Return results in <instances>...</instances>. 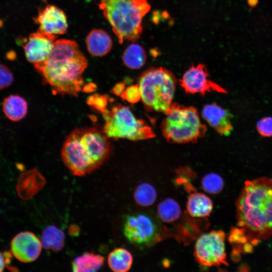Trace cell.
I'll use <instances>...</instances> for the list:
<instances>
[{
    "label": "cell",
    "instance_id": "17",
    "mask_svg": "<svg viewBox=\"0 0 272 272\" xmlns=\"http://www.w3.org/2000/svg\"><path fill=\"white\" fill-rule=\"evenodd\" d=\"M213 204L211 198L201 192H194L189 195L186 203L188 214L194 218H205L212 213Z\"/></svg>",
    "mask_w": 272,
    "mask_h": 272
},
{
    "label": "cell",
    "instance_id": "28",
    "mask_svg": "<svg viewBox=\"0 0 272 272\" xmlns=\"http://www.w3.org/2000/svg\"><path fill=\"white\" fill-rule=\"evenodd\" d=\"M256 129L264 138L272 137V116H266L257 121Z\"/></svg>",
    "mask_w": 272,
    "mask_h": 272
},
{
    "label": "cell",
    "instance_id": "7",
    "mask_svg": "<svg viewBox=\"0 0 272 272\" xmlns=\"http://www.w3.org/2000/svg\"><path fill=\"white\" fill-rule=\"evenodd\" d=\"M101 113L105 120L102 130L109 138L139 141L155 137L152 128L127 106L116 104Z\"/></svg>",
    "mask_w": 272,
    "mask_h": 272
},
{
    "label": "cell",
    "instance_id": "8",
    "mask_svg": "<svg viewBox=\"0 0 272 272\" xmlns=\"http://www.w3.org/2000/svg\"><path fill=\"white\" fill-rule=\"evenodd\" d=\"M225 238V233L222 230H213L200 235L194 246L196 261L206 266H227Z\"/></svg>",
    "mask_w": 272,
    "mask_h": 272
},
{
    "label": "cell",
    "instance_id": "9",
    "mask_svg": "<svg viewBox=\"0 0 272 272\" xmlns=\"http://www.w3.org/2000/svg\"><path fill=\"white\" fill-rule=\"evenodd\" d=\"M123 233L131 243L148 245L156 240L158 229L154 221L145 214L127 215L124 222Z\"/></svg>",
    "mask_w": 272,
    "mask_h": 272
},
{
    "label": "cell",
    "instance_id": "12",
    "mask_svg": "<svg viewBox=\"0 0 272 272\" xmlns=\"http://www.w3.org/2000/svg\"><path fill=\"white\" fill-rule=\"evenodd\" d=\"M41 241L32 232H21L17 234L11 242V252L18 260L24 263L36 260L42 249Z\"/></svg>",
    "mask_w": 272,
    "mask_h": 272
},
{
    "label": "cell",
    "instance_id": "26",
    "mask_svg": "<svg viewBox=\"0 0 272 272\" xmlns=\"http://www.w3.org/2000/svg\"><path fill=\"white\" fill-rule=\"evenodd\" d=\"M108 99L106 95L95 94L88 97L87 103L91 107L102 113L107 108Z\"/></svg>",
    "mask_w": 272,
    "mask_h": 272
},
{
    "label": "cell",
    "instance_id": "21",
    "mask_svg": "<svg viewBox=\"0 0 272 272\" xmlns=\"http://www.w3.org/2000/svg\"><path fill=\"white\" fill-rule=\"evenodd\" d=\"M64 238L65 235L62 230L51 225L44 229L40 241L44 248L57 251L63 248Z\"/></svg>",
    "mask_w": 272,
    "mask_h": 272
},
{
    "label": "cell",
    "instance_id": "5",
    "mask_svg": "<svg viewBox=\"0 0 272 272\" xmlns=\"http://www.w3.org/2000/svg\"><path fill=\"white\" fill-rule=\"evenodd\" d=\"M176 84L174 75L165 68L152 67L143 72L138 85L145 106L165 114L173 103Z\"/></svg>",
    "mask_w": 272,
    "mask_h": 272
},
{
    "label": "cell",
    "instance_id": "4",
    "mask_svg": "<svg viewBox=\"0 0 272 272\" xmlns=\"http://www.w3.org/2000/svg\"><path fill=\"white\" fill-rule=\"evenodd\" d=\"M99 8L111 26L119 43L141 37L142 20L151 6L147 0H99Z\"/></svg>",
    "mask_w": 272,
    "mask_h": 272
},
{
    "label": "cell",
    "instance_id": "3",
    "mask_svg": "<svg viewBox=\"0 0 272 272\" xmlns=\"http://www.w3.org/2000/svg\"><path fill=\"white\" fill-rule=\"evenodd\" d=\"M109 138L96 127L77 128L68 135L61 150L62 160L78 176L90 174L101 166L110 155Z\"/></svg>",
    "mask_w": 272,
    "mask_h": 272
},
{
    "label": "cell",
    "instance_id": "11",
    "mask_svg": "<svg viewBox=\"0 0 272 272\" xmlns=\"http://www.w3.org/2000/svg\"><path fill=\"white\" fill-rule=\"evenodd\" d=\"M55 38L39 31L29 35L23 46L28 61L34 65L45 60L53 49Z\"/></svg>",
    "mask_w": 272,
    "mask_h": 272
},
{
    "label": "cell",
    "instance_id": "15",
    "mask_svg": "<svg viewBox=\"0 0 272 272\" xmlns=\"http://www.w3.org/2000/svg\"><path fill=\"white\" fill-rule=\"evenodd\" d=\"M46 183V179L42 174L36 168H33L20 175L16 191L20 198L28 200L41 191Z\"/></svg>",
    "mask_w": 272,
    "mask_h": 272
},
{
    "label": "cell",
    "instance_id": "23",
    "mask_svg": "<svg viewBox=\"0 0 272 272\" xmlns=\"http://www.w3.org/2000/svg\"><path fill=\"white\" fill-rule=\"evenodd\" d=\"M157 213L162 222L171 223L180 218L181 210L176 201L172 198H168L162 200L158 204Z\"/></svg>",
    "mask_w": 272,
    "mask_h": 272
},
{
    "label": "cell",
    "instance_id": "19",
    "mask_svg": "<svg viewBox=\"0 0 272 272\" xmlns=\"http://www.w3.org/2000/svg\"><path fill=\"white\" fill-rule=\"evenodd\" d=\"M104 258L102 255L92 252H85L73 261L72 268L75 272H94L103 266Z\"/></svg>",
    "mask_w": 272,
    "mask_h": 272
},
{
    "label": "cell",
    "instance_id": "2",
    "mask_svg": "<svg viewBox=\"0 0 272 272\" xmlns=\"http://www.w3.org/2000/svg\"><path fill=\"white\" fill-rule=\"evenodd\" d=\"M87 64L75 41L59 39L55 40L49 57L34 66L54 94L76 96L82 89L83 74Z\"/></svg>",
    "mask_w": 272,
    "mask_h": 272
},
{
    "label": "cell",
    "instance_id": "10",
    "mask_svg": "<svg viewBox=\"0 0 272 272\" xmlns=\"http://www.w3.org/2000/svg\"><path fill=\"white\" fill-rule=\"evenodd\" d=\"M209 74L206 66L201 63L192 65L179 80L180 85L189 94H199L217 92L227 93V91L219 84L209 79Z\"/></svg>",
    "mask_w": 272,
    "mask_h": 272
},
{
    "label": "cell",
    "instance_id": "31",
    "mask_svg": "<svg viewBox=\"0 0 272 272\" xmlns=\"http://www.w3.org/2000/svg\"><path fill=\"white\" fill-rule=\"evenodd\" d=\"M125 85L122 83L117 84L112 89V92L115 95H121L125 90Z\"/></svg>",
    "mask_w": 272,
    "mask_h": 272
},
{
    "label": "cell",
    "instance_id": "32",
    "mask_svg": "<svg viewBox=\"0 0 272 272\" xmlns=\"http://www.w3.org/2000/svg\"><path fill=\"white\" fill-rule=\"evenodd\" d=\"M247 2L249 6L251 7H253L256 5L258 0H248Z\"/></svg>",
    "mask_w": 272,
    "mask_h": 272
},
{
    "label": "cell",
    "instance_id": "25",
    "mask_svg": "<svg viewBox=\"0 0 272 272\" xmlns=\"http://www.w3.org/2000/svg\"><path fill=\"white\" fill-rule=\"evenodd\" d=\"M201 185L206 192L216 194L220 193L223 189L224 183L223 178L215 173L206 174L201 179Z\"/></svg>",
    "mask_w": 272,
    "mask_h": 272
},
{
    "label": "cell",
    "instance_id": "6",
    "mask_svg": "<svg viewBox=\"0 0 272 272\" xmlns=\"http://www.w3.org/2000/svg\"><path fill=\"white\" fill-rule=\"evenodd\" d=\"M165 115L161 128L164 137L170 143H194L206 132V125L201 122L196 109L192 106L173 103Z\"/></svg>",
    "mask_w": 272,
    "mask_h": 272
},
{
    "label": "cell",
    "instance_id": "13",
    "mask_svg": "<svg viewBox=\"0 0 272 272\" xmlns=\"http://www.w3.org/2000/svg\"><path fill=\"white\" fill-rule=\"evenodd\" d=\"M35 22L39 25V31L55 36L65 33L68 27L64 13L51 5L39 10Z\"/></svg>",
    "mask_w": 272,
    "mask_h": 272
},
{
    "label": "cell",
    "instance_id": "20",
    "mask_svg": "<svg viewBox=\"0 0 272 272\" xmlns=\"http://www.w3.org/2000/svg\"><path fill=\"white\" fill-rule=\"evenodd\" d=\"M107 261L109 267L113 271L126 272L130 269L133 258L126 249L117 248L109 254Z\"/></svg>",
    "mask_w": 272,
    "mask_h": 272
},
{
    "label": "cell",
    "instance_id": "16",
    "mask_svg": "<svg viewBox=\"0 0 272 272\" xmlns=\"http://www.w3.org/2000/svg\"><path fill=\"white\" fill-rule=\"evenodd\" d=\"M87 48L89 53L96 56L107 54L112 46V41L109 34L104 30H92L86 38Z\"/></svg>",
    "mask_w": 272,
    "mask_h": 272
},
{
    "label": "cell",
    "instance_id": "24",
    "mask_svg": "<svg viewBox=\"0 0 272 272\" xmlns=\"http://www.w3.org/2000/svg\"><path fill=\"white\" fill-rule=\"evenodd\" d=\"M155 187L147 182L141 183L135 189L133 197L135 202L140 206L147 207L154 204L157 199Z\"/></svg>",
    "mask_w": 272,
    "mask_h": 272
},
{
    "label": "cell",
    "instance_id": "22",
    "mask_svg": "<svg viewBox=\"0 0 272 272\" xmlns=\"http://www.w3.org/2000/svg\"><path fill=\"white\" fill-rule=\"evenodd\" d=\"M146 58L144 49L136 43L131 44L126 47L122 55L124 64L132 70L141 68L145 64Z\"/></svg>",
    "mask_w": 272,
    "mask_h": 272
},
{
    "label": "cell",
    "instance_id": "29",
    "mask_svg": "<svg viewBox=\"0 0 272 272\" xmlns=\"http://www.w3.org/2000/svg\"><path fill=\"white\" fill-rule=\"evenodd\" d=\"M14 81L13 75L6 65L0 64V90L10 86Z\"/></svg>",
    "mask_w": 272,
    "mask_h": 272
},
{
    "label": "cell",
    "instance_id": "18",
    "mask_svg": "<svg viewBox=\"0 0 272 272\" xmlns=\"http://www.w3.org/2000/svg\"><path fill=\"white\" fill-rule=\"evenodd\" d=\"M3 108L8 119L13 121H18L27 114L28 104L22 97L18 95H12L4 99Z\"/></svg>",
    "mask_w": 272,
    "mask_h": 272
},
{
    "label": "cell",
    "instance_id": "30",
    "mask_svg": "<svg viewBox=\"0 0 272 272\" xmlns=\"http://www.w3.org/2000/svg\"><path fill=\"white\" fill-rule=\"evenodd\" d=\"M10 252L2 253L0 251V272L3 271L6 266L10 263Z\"/></svg>",
    "mask_w": 272,
    "mask_h": 272
},
{
    "label": "cell",
    "instance_id": "1",
    "mask_svg": "<svg viewBox=\"0 0 272 272\" xmlns=\"http://www.w3.org/2000/svg\"><path fill=\"white\" fill-rule=\"evenodd\" d=\"M237 227L251 252L261 240L272 236V179L262 177L245 182L236 202Z\"/></svg>",
    "mask_w": 272,
    "mask_h": 272
},
{
    "label": "cell",
    "instance_id": "14",
    "mask_svg": "<svg viewBox=\"0 0 272 272\" xmlns=\"http://www.w3.org/2000/svg\"><path fill=\"white\" fill-rule=\"evenodd\" d=\"M201 114L204 120L220 135L227 136L231 133L232 115L227 109L213 103L205 105Z\"/></svg>",
    "mask_w": 272,
    "mask_h": 272
},
{
    "label": "cell",
    "instance_id": "27",
    "mask_svg": "<svg viewBox=\"0 0 272 272\" xmlns=\"http://www.w3.org/2000/svg\"><path fill=\"white\" fill-rule=\"evenodd\" d=\"M121 97L131 104L138 103L141 100V95L138 85H131L125 89Z\"/></svg>",
    "mask_w": 272,
    "mask_h": 272
}]
</instances>
